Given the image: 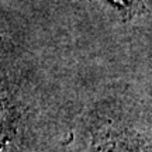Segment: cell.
I'll list each match as a JSON object with an SVG mask.
<instances>
[{
  "instance_id": "1",
  "label": "cell",
  "mask_w": 152,
  "mask_h": 152,
  "mask_svg": "<svg viewBox=\"0 0 152 152\" xmlns=\"http://www.w3.org/2000/svg\"><path fill=\"white\" fill-rule=\"evenodd\" d=\"M90 152H147V148L137 134L109 130L94 137Z\"/></svg>"
},
{
  "instance_id": "2",
  "label": "cell",
  "mask_w": 152,
  "mask_h": 152,
  "mask_svg": "<svg viewBox=\"0 0 152 152\" xmlns=\"http://www.w3.org/2000/svg\"><path fill=\"white\" fill-rule=\"evenodd\" d=\"M14 128V107L3 82L0 80V148L10 140Z\"/></svg>"
},
{
  "instance_id": "3",
  "label": "cell",
  "mask_w": 152,
  "mask_h": 152,
  "mask_svg": "<svg viewBox=\"0 0 152 152\" xmlns=\"http://www.w3.org/2000/svg\"><path fill=\"white\" fill-rule=\"evenodd\" d=\"M113 1H115L117 4H120L121 7H125L128 10H132V7L138 3V0H113Z\"/></svg>"
}]
</instances>
